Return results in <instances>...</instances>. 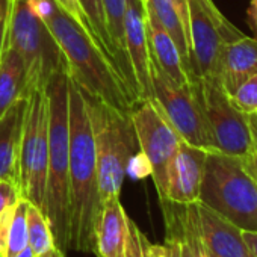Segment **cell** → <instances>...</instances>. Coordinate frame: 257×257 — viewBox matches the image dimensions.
<instances>
[{
  "label": "cell",
  "mask_w": 257,
  "mask_h": 257,
  "mask_svg": "<svg viewBox=\"0 0 257 257\" xmlns=\"http://www.w3.org/2000/svg\"><path fill=\"white\" fill-rule=\"evenodd\" d=\"M29 5L44 20L58 43L70 79L83 92L131 112L138 98L103 49L64 14L53 0H29Z\"/></svg>",
  "instance_id": "obj_1"
},
{
  "label": "cell",
  "mask_w": 257,
  "mask_h": 257,
  "mask_svg": "<svg viewBox=\"0 0 257 257\" xmlns=\"http://www.w3.org/2000/svg\"><path fill=\"white\" fill-rule=\"evenodd\" d=\"M70 109V249L94 252L101 213L95 146L80 88L68 76Z\"/></svg>",
  "instance_id": "obj_2"
},
{
  "label": "cell",
  "mask_w": 257,
  "mask_h": 257,
  "mask_svg": "<svg viewBox=\"0 0 257 257\" xmlns=\"http://www.w3.org/2000/svg\"><path fill=\"white\" fill-rule=\"evenodd\" d=\"M49 95V170L46 218L55 245L70 249V109L68 73L56 71L47 83Z\"/></svg>",
  "instance_id": "obj_3"
},
{
  "label": "cell",
  "mask_w": 257,
  "mask_h": 257,
  "mask_svg": "<svg viewBox=\"0 0 257 257\" xmlns=\"http://www.w3.org/2000/svg\"><path fill=\"white\" fill-rule=\"evenodd\" d=\"M82 95L95 146L98 194L104 204L119 198L127 164L140 149L138 138L131 112L110 106L83 91Z\"/></svg>",
  "instance_id": "obj_4"
},
{
  "label": "cell",
  "mask_w": 257,
  "mask_h": 257,
  "mask_svg": "<svg viewBox=\"0 0 257 257\" xmlns=\"http://www.w3.org/2000/svg\"><path fill=\"white\" fill-rule=\"evenodd\" d=\"M198 201L240 230L257 231V183L239 158L207 152Z\"/></svg>",
  "instance_id": "obj_5"
},
{
  "label": "cell",
  "mask_w": 257,
  "mask_h": 257,
  "mask_svg": "<svg viewBox=\"0 0 257 257\" xmlns=\"http://www.w3.org/2000/svg\"><path fill=\"white\" fill-rule=\"evenodd\" d=\"M5 46L14 49L23 61L26 97L38 88H47L56 71L67 70L58 43L44 20L32 11L29 0H10Z\"/></svg>",
  "instance_id": "obj_6"
},
{
  "label": "cell",
  "mask_w": 257,
  "mask_h": 257,
  "mask_svg": "<svg viewBox=\"0 0 257 257\" xmlns=\"http://www.w3.org/2000/svg\"><path fill=\"white\" fill-rule=\"evenodd\" d=\"M49 95L38 88L28 95V109L20 146L19 186L22 198L46 215L49 170Z\"/></svg>",
  "instance_id": "obj_7"
},
{
  "label": "cell",
  "mask_w": 257,
  "mask_h": 257,
  "mask_svg": "<svg viewBox=\"0 0 257 257\" xmlns=\"http://www.w3.org/2000/svg\"><path fill=\"white\" fill-rule=\"evenodd\" d=\"M213 143V152L242 158L254 146L248 115L236 107L213 77L192 79Z\"/></svg>",
  "instance_id": "obj_8"
},
{
  "label": "cell",
  "mask_w": 257,
  "mask_h": 257,
  "mask_svg": "<svg viewBox=\"0 0 257 257\" xmlns=\"http://www.w3.org/2000/svg\"><path fill=\"white\" fill-rule=\"evenodd\" d=\"M152 100L177 135L191 146L213 152V143L194 83L173 82L152 59Z\"/></svg>",
  "instance_id": "obj_9"
},
{
  "label": "cell",
  "mask_w": 257,
  "mask_h": 257,
  "mask_svg": "<svg viewBox=\"0 0 257 257\" xmlns=\"http://www.w3.org/2000/svg\"><path fill=\"white\" fill-rule=\"evenodd\" d=\"M191 41V77L216 79L224 44L243 34L218 10L213 0H186Z\"/></svg>",
  "instance_id": "obj_10"
},
{
  "label": "cell",
  "mask_w": 257,
  "mask_h": 257,
  "mask_svg": "<svg viewBox=\"0 0 257 257\" xmlns=\"http://www.w3.org/2000/svg\"><path fill=\"white\" fill-rule=\"evenodd\" d=\"M140 150L147 156L159 201L167 200L168 173L182 138L152 98H141L131 110Z\"/></svg>",
  "instance_id": "obj_11"
},
{
  "label": "cell",
  "mask_w": 257,
  "mask_h": 257,
  "mask_svg": "<svg viewBox=\"0 0 257 257\" xmlns=\"http://www.w3.org/2000/svg\"><path fill=\"white\" fill-rule=\"evenodd\" d=\"M125 50L132 65L140 98H152V53L147 34L146 5L141 0H125Z\"/></svg>",
  "instance_id": "obj_12"
},
{
  "label": "cell",
  "mask_w": 257,
  "mask_h": 257,
  "mask_svg": "<svg viewBox=\"0 0 257 257\" xmlns=\"http://www.w3.org/2000/svg\"><path fill=\"white\" fill-rule=\"evenodd\" d=\"M207 150L182 140L168 173L167 200L177 204H192L200 200Z\"/></svg>",
  "instance_id": "obj_13"
},
{
  "label": "cell",
  "mask_w": 257,
  "mask_h": 257,
  "mask_svg": "<svg viewBox=\"0 0 257 257\" xmlns=\"http://www.w3.org/2000/svg\"><path fill=\"white\" fill-rule=\"evenodd\" d=\"M195 215L201 240L216 257H252L239 227L200 201Z\"/></svg>",
  "instance_id": "obj_14"
},
{
  "label": "cell",
  "mask_w": 257,
  "mask_h": 257,
  "mask_svg": "<svg viewBox=\"0 0 257 257\" xmlns=\"http://www.w3.org/2000/svg\"><path fill=\"white\" fill-rule=\"evenodd\" d=\"M257 73V40L246 35L224 44L216 80L230 95L246 79Z\"/></svg>",
  "instance_id": "obj_15"
},
{
  "label": "cell",
  "mask_w": 257,
  "mask_h": 257,
  "mask_svg": "<svg viewBox=\"0 0 257 257\" xmlns=\"http://www.w3.org/2000/svg\"><path fill=\"white\" fill-rule=\"evenodd\" d=\"M26 109L28 97H22L0 116V180H11L17 185Z\"/></svg>",
  "instance_id": "obj_16"
},
{
  "label": "cell",
  "mask_w": 257,
  "mask_h": 257,
  "mask_svg": "<svg viewBox=\"0 0 257 257\" xmlns=\"http://www.w3.org/2000/svg\"><path fill=\"white\" fill-rule=\"evenodd\" d=\"M146 20H147V34H149V44L152 59L158 64V67L176 83L188 85L191 83V76L183 64L180 52L177 46L159 23L158 17L146 8Z\"/></svg>",
  "instance_id": "obj_17"
},
{
  "label": "cell",
  "mask_w": 257,
  "mask_h": 257,
  "mask_svg": "<svg viewBox=\"0 0 257 257\" xmlns=\"http://www.w3.org/2000/svg\"><path fill=\"white\" fill-rule=\"evenodd\" d=\"M127 213L119 198L109 200L103 204L95 230L97 257H122L127 236Z\"/></svg>",
  "instance_id": "obj_18"
},
{
  "label": "cell",
  "mask_w": 257,
  "mask_h": 257,
  "mask_svg": "<svg viewBox=\"0 0 257 257\" xmlns=\"http://www.w3.org/2000/svg\"><path fill=\"white\" fill-rule=\"evenodd\" d=\"M146 8L153 11L159 23L168 32L191 76V41L188 31L186 0H146Z\"/></svg>",
  "instance_id": "obj_19"
},
{
  "label": "cell",
  "mask_w": 257,
  "mask_h": 257,
  "mask_svg": "<svg viewBox=\"0 0 257 257\" xmlns=\"http://www.w3.org/2000/svg\"><path fill=\"white\" fill-rule=\"evenodd\" d=\"M103 11H104V20L106 28L109 32V37L112 40L113 53H115V65L122 76L124 82L131 91L135 94L138 100V89L135 83V76L132 71L131 61L127 56L125 50V29H124V20H125V0H101Z\"/></svg>",
  "instance_id": "obj_20"
},
{
  "label": "cell",
  "mask_w": 257,
  "mask_h": 257,
  "mask_svg": "<svg viewBox=\"0 0 257 257\" xmlns=\"http://www.w3.org/2000/svg\"><path fill=\"white\" fill-rule=\"evenodd\" d=\"M22 97H26L23 61L14 49L4 44L0 56V116Z\"/></svg>",
  "instance_id": "obj_21"
},
{
  "label": "cell",
  "mask_w": 257,
  "mask_h": 257,
  "mask_svg": "<svg viewBox=\"0 0 257 257\" xmlns=\"http://www.w3.org/2000/svg\"><path fill=\"white\" fill-rule=\"evenodd\" d=\"M28 206L20 198L0 215V257H11L28 246Z\"/></svg>",
  "instance_id": "obj_22"
},
{
  "label": "cell",
  "mask_w": 257,
  "mask_h": 257,
  "mask_svg": "<svg viewBox=\"0 0 257 257\" xmlns=\"http://www.w3.org/2000/svg\"><path fill=\"white\" fill-rule=\"evenodd\" d=\"M28 245L37 257H43L56 246L46 215L31 203L28 206Z\"/></svg>",
  "instance_id": "obj_23"
},
{
  "label": "cell",
  "mask_w": 257,
  "mask_h": 257,
  "mask_svg": "<svg viewBox=\"0 0 257 257\" xmlns=\"http://www.w3.org/2000/svg\"><path fill=\"white\" fill-rule=\"evenodd\" d=\"M177 216L182 236V257H203L201 237L195 215V203L177 204Z\"/></svg>",
  "instance_id": "obj_24"
},
{
  "label": "cell",
  "mask_w": 257,
  "mask_h": 257,
  "mask_svg": "<svg viewBox=\"0 0 257 257\" xmlns=\"http://www.w3.org/2000/svg\"><path fill=\"white\" fill-rule=\"evenodd\" d=\"M79 2H80L85 14H86V17L89 20V25L92 28V32H94L100 47L103 49V52L107 55V58L115 65L113 46H112V40H110L107 28H106V20H104V11H103L101 0H79Z\"/></svg>",
  "instance_id": "obj_25"
},
{
  "label": "cell",
  "mask_w": 257,
  "mask_h": 257,
  "mask_svg": "<svg viewBox=\"0 0 257 257\" xmlns=\"http://www.w3.org/2000/svg\"><path fill=\"white\" fill-rule=\"evenodd\" d=\"M231 101L245 115L257 112V73L246 79L233 94H230Z\"/></svg>",
  "instance_id": "obj_26"
},
{
  "label": "cell",
  "mask_w": 257,
  "mask_h": 257,
  "mask_svg": "<svg viewBox=\"0 0 257 257\" xmlns=\"http://www.w3.org/2000/svg\"><path fill=\"white\" fill-rule=\"evenodd\" d=\"M53 2L58 5V8L64 14H67L80 29H83L98 44V41H97V38H95V35L92 32V28L89 25V20H88V17H86V14H85V11H83V8H82L79 0H53Z\"/></svg>",
  "instance_id": "obj_27"
},
{
  "label": "cell",
  "mask_w": 257,
  "mask_h": 257,
  "mask_svg": "<svg viewBox=\"0 0 257 257\" xmlns=\"http://www.w3.org/2000/svg\"><path fill=\"white\" fill-rule=\"evenodd\" d=\"M140 234H141L140 227L131 218H127V236H125V245H124V255L122 257H143Z\"/></svg>",
  "instance_id": "obj_28"
},
{
  "label": "cell",
  "mask_w": 257,
  "mask_h": 257,
  "mask_svg": "<svg viewBox=\"0 0 257 257\" xmlns=\"http://www.w3.org/2000/svg\"><path fill=\"white\" fill-rule=\"evenodd\" d=\"M22 198L20 188L16 182L0 180V215L13 207Z\"/></svg>",
  "instance_id": "obj_29"
},
{
  "label": "cell",
  "mask_w": 257,
  "mask_h": 257,
  "mask_svg": "<svg viewBox=\"0 0 257 257\" xmlns=\"http://www.w3.org/2000/svg\"><path fill=\"white\" fill-rule=\"evenodd\" d=\"M127 174L132 179H144L147 176H152V167L147 159V156L140 150L137 152L131 161L127 164Z\"/></svg>",
  "instance_id": "obj_30"
},
{
  "label": "cell",
  "mask_w": 257,
  "mask_h": 257,
  "mask_svg": "<svg viewBox=\"0 0 257 257\" xmlns=\"http://www.w3.org/2000/svg\"><path fill=\"white\" fill-rule=\"evenodd\" d=\"M143 257H170V246L167 243H153L141 231L140 234Z\"/></svg>",
  "instance_id": "obj_31"
},
{
  "label": "cell",
  "mask_w": 257,
  "mask_h": 257,
  "mask_svg": "<svg viewBox=\"0 0 257 257\" xmlns=\"http://www.w3.org/2000/svg\"><path fill=\"white\" fill-rule=\"evenodd\" d=\"M243 168L246 170V173L254 179V182L257 183V143L254 141L252 149L242 158H239Z\"/></svg>",
  "instance_id": "obj_32"
},
{
  "label": "cell",
  "mask_w": 257,
  "mask_h": 257,
  "mask_svg": "<svg viewBox=\"0 0 257 257\" xmlns=\"http://www.w3.org/2000/svg\"><path fill=\"white\" fill-rule=\"evenodd\" d=\"M8 11H10V0H0V56H2L4 44H5Z\"/></svg>",
  "instance_id": "obj_33"
},
{
  "label": "cell",
  "mask_w": 257,
  "mask_h": 257,
  "mask_svg": "<svg viewBox=\"0 0 257 257\" xmlns=\"http://www.w3.org/2000/svg\"><path fill=\"white\" fill-rule=\"evenodd\" d=\"M246 25L252 32V38L257 40V0H249V7L246 10Z\"/></svg>",
  "instance_id": "obj_34"
},
{
  "label": "cell",
  "mask_w": 257,
  "mask_h": 257,
  "mask_svg": "<svg viewBox=\"0 0 257 257\" xmlns=\"http://www.w3.org/2000/svg\"><path fill=\"white\" fill-rule=\"evenodd\" d=\"M243 240L251 252L252 257H257V231H249V230H242Z\"/></svg>",
  "instance_id": "obj_35"
},
{
  "label": "cell",
  "mask_w": 257,
  "mask_h": 257,
  "mask_svg": "<svg viewBox=\"0 0 257 257\" xmlns=\"http://www.w3.org/2000/svg\"><path fill=\"white\" fill-rule=\"evenodd\" d=\"M248 119H249V125H251V131H252L254 141L257 143V112L248 115Z\"/></svg>",
  "instance_id": "obj_36"
},
{
  "label": "cell",
  "mask_w": 257,
  "mask_h": 257,
  "mask_svg": "<svg viewBox=\"0 0 257 257\" xmlns=\"http://www.w3.org/2000/svg\"><path fill=\"white\" fill-rule=\"evenodd\" d=\"M11 257H37L35 254H34V251H32V248L28 245L26 248H23L22 251H19L17 254H14V255H11Z\"/></svg>",
  "instance_id": "obj_37"
},
{
  "label": "cell",
  "mask_w": 257,
  "mask_h": 257,
  "mask_svg": "<svg viewBox=\"0 0 257 257\" xmlns=\"http://www.w3.org/2000/svg\"><path fill=\"white\" fill-rule=\"evenodd\" d=\"M43 257H65V252H62L59 248H56V246H55V248H52L49 252H46Z\"/></svg>",
  "instance_id": "obj_38"
},
{
  "label": "cell",
  "mask_w": 257,
  "mask_h": 257,
  "mask_svg": "<svg viewBox=\"0 0 257 257\" xmlns=\"http://www.w3.org/2000/svg\"><path fill=\"white\" fill-rule=\"evenodd\" d=\"M200 237H201V236H200ZM201 252H203V257H216V255L203 243V240H201Z\"/></svg>",
  "instance_id": "obj_39"
},
{
  "label": "cell",
  "mask_w": 257,
  "mask_h": 257,
  "mask_svg": "<svg viewBox=\"0 0 257 257\" xmlns=\"http://www.w3.org/2000/svg\"><path fill=\"white\" fill-rule=\"evenodd\" d=\"M141 2H143V4H144V5H146V0H141Z\"/></svg>",
  "instance_id": "obj_40"
}]
</instances>
